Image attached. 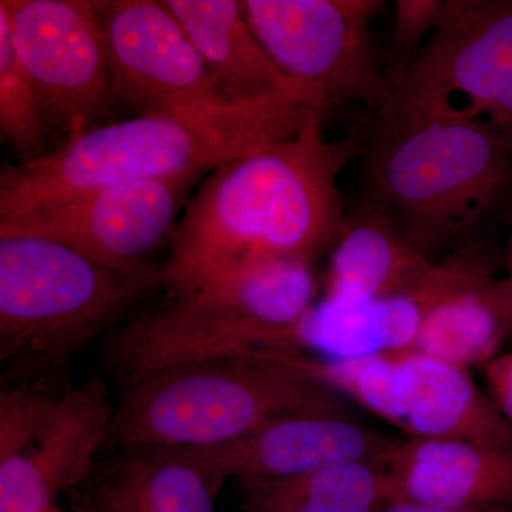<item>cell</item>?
Instances as JSON below:
<instances>
[{
	"label": "cell",
	"mask_w": 512,
	"mask_h": 512,
	"mask_svg": "<svg viewBox=\"0 0 512 512\" xmlns=\"http://www.w3.org/2000/svg\"><path fill=\"white\" fill-rule=\"evenodd\" d=\"M52 512H57L56 510H53Z\"/></svg>",
	"instance_id": "24"
},
{
	"label": "cell",
	"mask_w": 512,
	"mask_h": 512,
	"mask_svg": "<svg viewBox=\"0 0 512 512\" xmlns=\"http://www.w3.org/2000/svg\"><path fill=\"white\" fill-rule=\"evenodd\" d=\"M511 201H512V197H511Z\"/></svg>",
	"instance_id": "25"
},
{
	"label": "cell",
	"mask_w": 512,
	"mask_h": 512,
	"mask_svg": "<svg viewBox=\"0 0 512 512\" xmlns=\"http://www.w3.org/2000/svg\"><path fill=\"white\" fill-rule=\"evenodd\" d=\"M512 322V276L491 266L437 303L424 319L414 350L468 369L497 356Z\"/></svg>",
	"instance_id": "18"
},
{
	"label": "cell",
	"mask_w": 512,
	"mask_h": 512,
	"mask_svg": "<svg viewBox=\"0 0 512 512\" xmlns=\"http://www.w3.org/2000/svg\"><path fill=\"white\" fill-rule=\"evenodd\" d=\"M13 47L35 87L45 130L63 141L96 127L111 100V66L97 2L0 0Z\"/></svg>",
	"instance_id": "10"
},
{
	"label": "cell",
	"mask_w": 512,
	"mask_h": 512,
	"mask_svg": "<svg viewBox=\"0 0 512 512\" xmlns=\"http://www.w3.org/2000/svg\"><path fill=\"white\" fill-rule=\"evenodd\" d=\"M161 284L160 268L119 271L55 239L0 227V360L46 386Z\"/></svg>",
	"instance_id": "4"
},
{
	"label": "cell",
	"mask_w": 512,
	"mask_h": 512,
	"mask_svg": "<svg viewBox=\"0 0 512 512\" xmlns=\"http://www.w3.org/2000/svg\"><path fill=\"white\" fill-rule=\"evenodd\" d=\"M224 480L187 448H121L72 491L74 512H215Z\"/></svg>",
	"instance_id": "13"
},
{
	"label": "cell",
	"mask_w": 512,
	"mask_h": 512,
	"mask_svg": "<svg viewBox=\"0 0 512 512\" xmlns=\"http://www.w3.org/2000/svg\"><path fill=\"white\" fill-rule=\"evenodd\" d=\"M383 512H512V507L453 508L407 503V501H389Z\"/></svg>",
	"instance_id": "23"
},
{
	"label": "cell",
	"mask_w": 512,
	"mask_h": 512,
	"mask_svg": "<svg viewBox=\"0 0 512 512\" xmlns=\"http://www.w3.org/2000/svg\"><path fill=\"white\" fill-rule=\"evenodd\" d=\"M484 367L491 400L512 424V353L495 356Z\"/></svg>",
	"instance_id": "22"
},
{
	"label": "cell",
	"mask_w": 512,
	"mask_h": 512,
	"mask_svg": "<svg viewBox=\"0 0 512 512\" xmlns=\"http://www.w3.org/2000/svg\"><path fill=\"white\" fill-rule=\"evenodd\" d=\"M434 264L375 212L357 207L333 244L326 298L383 301L412 291Z\"/></svg>",
	"instance_id": "17"
},
{
	"label": "cell",
	"mask_w": 512,
	"mask_h": 512,
	"mask_svg": "<svg viewBox=\"0 0 512 512\" xmlns=\"http://www.w3.org/2000/svg\"><path fill=\"white\" fill-rule=\"evenodd\" d=\"M390 501L512 507V450L468 441L399 440L383 461Z\"/></svg>",
	"instance_id": "14"
},
{
	"label": "cell",
	"mask_w": 512,
	"mask_h": 512,
	"mask_svg": "<svg viewBox=\"0 0 512 512\" xmlns=\"http://www.w3.org/2000/svg\"><path fill=\"white\" fill-rule=\"evenodd\" d=\"M433 120L481 124L512 141V0H446L375 133Z\"/></svg>",
	"instance_id": "7"
},
{
	"label": "cell",
	"mask_w": 512,
	"mask_h": 512,
	"mask_svg": "<svg viewBox=\"0 0 512 512\" xmlns=\"http://www.w3.org/2000/svg\"><path fill=\"white\" fill-rule=\"evenodd\" d=\"M164 3L232 99L255 103L293 96L312 107L266 53L249 25L242 2L167 0Z\"/></svg>",
	"instance_id": "15"
},
{
	"label": "cell",
	"mask_w": 512,
	"mask_h": 512,
	"mask_svg": "<svg viewBox=\"0 0 512 512\" xmlns=\"http://www.w3.org/2000/svg\"><path fill=\"white\" fill-rule=\"evenodd\" d=\"M114 404L107 384L92 377L55 392L2 384L0 393V512H52L55 500L93 473L109 443Z\"/></svg>",
	"instance_id": "8"
},
{
	"label": "cell",
	"mask_w": 512,
	"mask_h": 512,
	"mask_svg": "<svg viewBox=\"0 0 512 512\" xmlns=\"http://www.w3.org/2000/svg\"><path fill=\"white\" fill-rule=\"evenodd\" d=\"M410 392L400 429L409 437L468 441L512 450V424L467 369L410 350Z\"/></svg>",
	"instance_id": "16"
},
{
	"label": "cell",
	"mask_w": 512,
	"mask_h": 512,
	"mask_svg": "<svg viewBox=\"0 0 512 512\" xmlns=\"http://www.w3.org/2000/svg\"><path fill=\"white\" fill-rule=\"evenodd\" d=\"M200 177L138 181L60 200L23 205L0 215L18 228L73 248L119 271L150 268V258L174 229Z\"/></svg>",
	"instance_id": "11"
},
{
	"label": "cell",
	"mask_w": 512,
	"mask_h": 512,
	"mask_svg": "<svg viewBox=\"0 0 512 512\" xmlns=\"http://www.w3.org/2000/svg\"><path fill=\"white\" fill-rule=\"evenodd\" d=\"M325 111L312 109L301 130L211 171L174 229L161 284L184 295L255 261H315L345 222L339 175L359 153L329 141Z\"/></svg>",
	"instance_id": "1"
},
{
	"label": "cell",
	"mask_w": 512,
	"mask_h": 512,
	"mask_svg": "<svg viewBox=\"0 0 512 512\" xmlns=\"http://www.w3.org/2000/svg\"><path fill=\"white\" fill-rule=\"evenodd\" d=\"M446 0H397L389 53L383 66L392 92L406 79L420 50L433 35Z\"/></svg>",
	"instance_id": "21"
},
{
	"label": "cell",
	"mask_w": 512,
	"mask_h": 512,
	"mask_svg": "<svg viewBox=\"0 0 512 512\" xmlns=\"http://www.w3.org/2000/svg\"><path fill=\"white\" fill-rule=\"evenodd\" d=\"M239 485L244 512H383L390 501L379 461H353L288 480Z\"/></svg>",
	"instance_id": "19"
},
{
	"label": "cell",
	"mask_w": 512,
	"mask_h": 512,
	"mask_svg": "<svg viewBox=\"0 0 512 512\" xmlns=\"http://www.w3.org/2000/svg\"><path fill=\"white\" fill-rule=\"evenodd\" d=\"M111 66V99L137 111L201 126L289 138L311 107L293 96L241 103L225 92L183 26L154 0L97 2Z\"/></svg>",
	"instance_id": "6"
},
{
	"label": "cell",
	"mask_w": 512,
	"mask_h": 512,
	"mask_svg": "<svg viewBox=\"0 0 512 512\" xmlns=\"http://www.w3.org/2000/svg\"><path fill=\"white\" fill-rule=\"evenodd\" d=\"M275 66L313 109L362 104L373 120L392 89L377 60L372 20L379 0H241Z\"/></svg>",
	"instance_id": "9"
},
{
	"label": "cell",
	"mask_w": 512,
	"mask_h": 512,
	"mask_svg": "<svg viewBox=\"0 0 512 512\" xmlns=\"http://www.w3.org/2000/svg\"><path fill=\"white\" fill-rule=\"evenodd\" d=\"M399 440L348 414H296L268 421L229 443L187 448L238 483L306 476L353 461L383 463Z\"/></svg>",
	"instance_id": "12"
},
{
	"label": "cell",
	"mask_w": 512,
	"mask_h": 512,
	"mask_svg": "<svg viewBox=\"0 0 512 512\" xmlns=\"http://www.w3.org/2000/svg\"><path fill=\"white\" fill-rule=\"evenodd\" d=\"M0 130L26 161L45 156L46 130L35 87L23 69L8 13L0 6Z\"/></svg>",
	"instance_id": "20"
},
{
	"label": "cell",
	"mask_w": 512,
	"mask_h": 512,
	"mask_svg": "<svg viewBox=\"0 0 512 512\" xmlns=\"http://www.w3.org/2000/svg\"><path fill=\"white\" fill-rule=\"evenodd\" d=\"M342 396L269 352L164 367L126 379L109 443L207 448L296 414H348Z\"/></svg>",
	"instance_id": "3"
},
{
	"label": "cell",
	"mask_w": 512,
	"mask_h": 512,
	"mask_svg": "<svg viewBox=\"0 0 512 512\" xmlns=\"http://www.w3.org/2000/svg\"><path fill=\"white\" fill-rule=\"evenodd\" d=\"M357 207L375 212L430 261L477 247L512 197V141L491 128L433 120L373 134Z\"/></svg>",
	"instance_id": "2"
},
{
	"label": "cell",
	"mask_w": 512,
	"mask_h": 512,
	"mask_svg": "<svg viewBox=\"0 0 512 512\" xmlns=\"http://www.w3.org/2000/svg\"><path fill=\"white\" fill-rule=\"evenodd\" d=\"M281 140L286 138L266 131L201 126L158 114L96 126L52 153L6 167L0 177V215L116 185L201 177Z\"/></svg>",
	"instance_id": "5"
}]
</instances>
